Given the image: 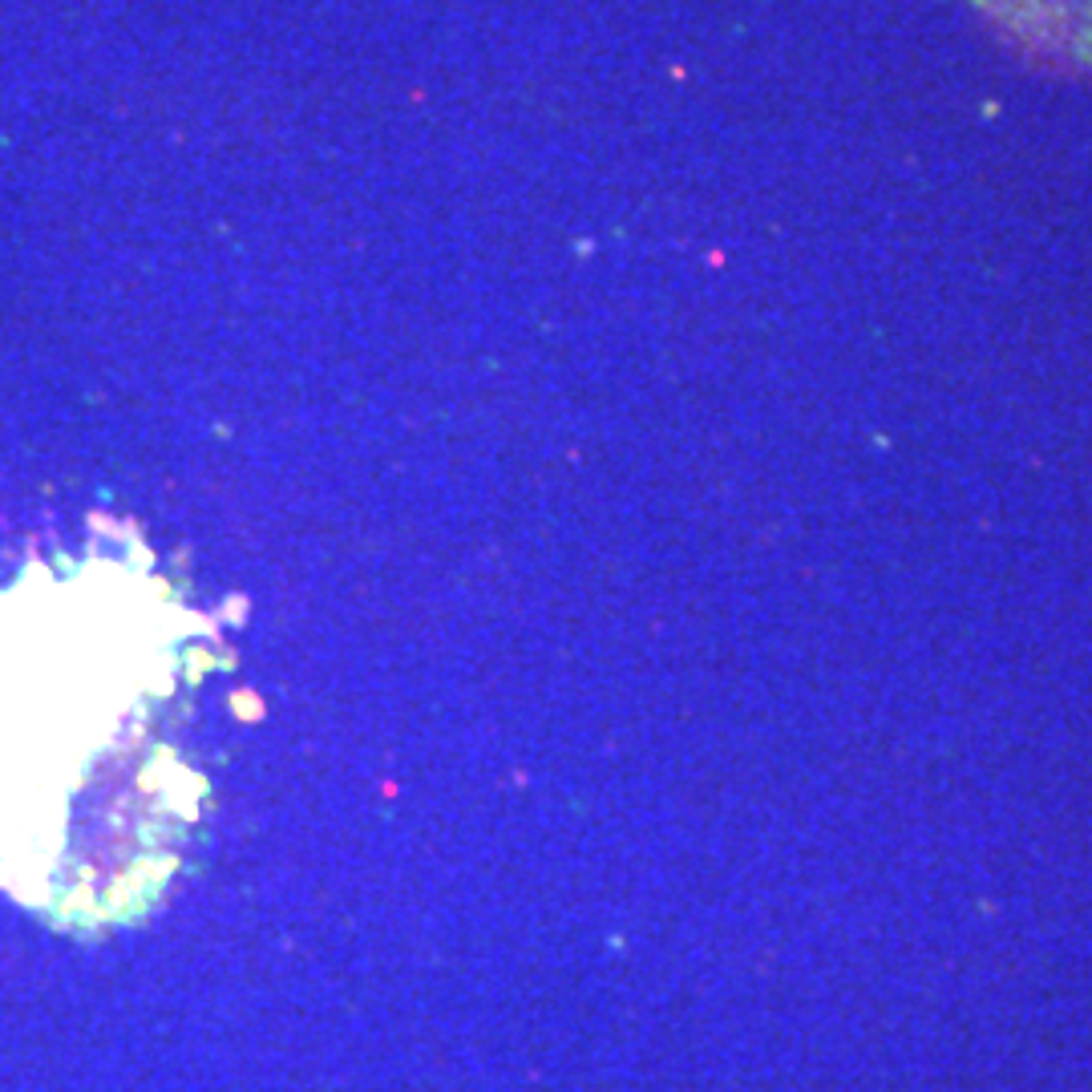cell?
Instances as JSON below:
<instances>
[{
    "label": "cell",
    "mask_w": 1092,
    "mask_h": 1092,
    "mask_svg": "<svg viewBox=\"0 0 1092 1092\" xmlns=\"http://www.w3.org/2000/svg\"><path fill=\"white\" fill-rule=\"evenodd\" d=\"M174 623L146 587L28 574L0 591V886L65 923L150 899L179 834Z\"/></svg>",
    "instance_id": "6da1fadb"
},
{
    "label": "cell",
    "mask_w": 1092,
    "mask_h": 1092,
    "mask_svg": "<svg viewBox=\"0 0 1092 1092\" xmlns=\"http://www.w3.org/2000/svg\"><path fill=\"white\" fill-rule=\"evenodd\" d=\"M1036 61L1092 73V0H967Z\"/></svg>",
    "instance_id": "7a4b0ae2"
}]
</instances>
